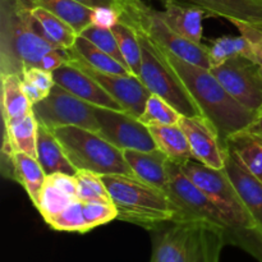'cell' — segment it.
Masks as SVG:
<instances>
[{
  "label": "cell",
  "mask_w": 262,
  "mask_h": 262,
  "mask_svg": "<svg viewBox=\"0 0 262 262\" xmlns=\"http://www.w3.org/2000/svg\"><path fill=\"white\" fill-rule=\"evenodd\" d=\"M160 49L199 105L202 117L206 118L219 133L223 143L232 135L250 127L257 113L241 105L210 69L194 66L165 49Z\"/></svg>",
  "instance_id": "1"
},
{
  "label": "cell",
  "mask_w": 262,
  "mask_h": 262,
  "mask_svg": "<svg viewBox=\"0 0 262 262\" xmlns=\"http://www.w3.org/2000/svg\"><path fill=\"white\" fill-rule=\"evenodd\" d=\"M32 7L27 0H0V74L22 77L26 69L38 67L49 51L58 49L37 33Z\"/></svg>",
  "instance_id": "2"
},
{
  "label": "cell",
  "mask_w": 262,
  "mask_h": 262,
  "mask_svg": "<svg viewBox=\"0 0 262 262\" xmlns=\"http://www.w3.org/2000/svg\"><path fill=\"white\" fill-rule=\"evenodd\" d=\"M227 233L202 222L168 223L152 230L151 262H219Z\"/></svg>",
  "instance_id": "3"
},
{
  "label": "cell",
  "mask_w": 262,
  "mask_h": 262,
  "mask_svg": "<svg viewBox=\"0 0 262 262\" xmlns=\"http://www.w3.org/2000/svg\"><path fill=\"white\" fill-rule=\"evenodd\" d=\"M112 202L118 210V219L156 230L171 223L176 209L163 189H159L135 176H102Z\"/></svg>",
  "instance_id": "4"
},
{
  "label": "cell",
  "mask_w": 262,
  "mask_h": 262,
  "mask_svg": "<svg viewBox=\"0 0 262 262\" xmlns=\"http://www.w3.org/2000/svg\"><path fill=\"white\" fill-rule=\"evenodd\" d=\"M51 132L77 170H90L99 176H135L123 151L97 132L76 125L59 127Z\"/></svg>",
  "instance_id": "5"
},
{
  "label": "cell",
  "mask_w": 262,
  "mask_h": 262,
  "mask_svg": "<svg viewBox=\"0 0 262 262\" xmlns=\"http://www.w3.org/2000/svg\"><path fill=\"white\" fill-rule=\"evenodd\" d=\"M136 31L142 51L140 79L148 91L169 102L182 115H202L199 105L189 94L186 84L182 82L181 77L170 66L160 46L154 42L145 32L140 30Z\"/></svg>",
  "instance_id": "6"
},
{
  "label": "cell",
  "mask_w": 262,
  "mask_h": 262,
  "mask_svg": "<svg viewBox=\"0 0 262 262\" xmlns=\"http://www.w3.org/2000/svg\"><path fill=\"white\" fill-rule=\"evenodd\" d=\"M181 169L219 210L228 233L257 228L225 169L210 168L196 159L182 164Z\"/></svg>",
  "instance_id": "7"
},
{
  "label": "cell",
  "mask_w": 262,
  "mask_h": 262,
  "mask_svg": "<svg viewBox=\"0 0 262 262\" xmlns=\"http://www.w3.org/2000/svg\"><path fill=\"white\" fill-rule=\"evenodd\" d=\"M120 20L128 23L136 30L145 32L151 40L160 48L170 51L178 58L202 67L211 69L209 48L204 43H196L182 37L174 32L159 15V10L146 5L142 0H130L124 5L122 10Z\"/></svg>",
  "instance_id": "8"
},
{
  "label": "cell",
  "mask_w": 262,
  "mask_h": 262,
  "mask_svg": "<svg viewBox=\"0 0 262 262\" xmlns=\"http://www.w3.org/2000/svg\"><path fill=\"white\" fill-rule=\"evenodd\" d=\"M169 186L166 194L170 199L176 215L171 223L202 222L227 230L228 227L219 210L206 194L182 171L179 164L168 161Z\"/></svg>",
  "instance_id": "9"
},
{
  "label": "cell",
  "mask_w": 262,
  "mask_h": 262,
  "mask_svg": "<svg viewBox=\"0 0 262 262\" xmlns=\"http://www.w3.org/2000/svg\"><path fill=\"white\" fill-rule=\"evenodd\" d=\"M94 109V105L74 96L58 83L54 84L45 99L32 105L37 122L48 129L76 125L99 133L100 125Z\"/></svg>",
  "instance_id": "10"
},
{
  "label": "cell",
  "mask_w": 262,
  "mask_h": 262,
  "mask_svg": "<svg viewBox=\"0 0 262 262\" xmlns=\"http://www.w3.org/2000/svg\"><path fill=\"white\" fill-rule=\"evenodd\" d=\"M210 71L241 105L257 114L262 113L261 66L245 56H235Z\"/></svg>",
  "instance_id": "11"
},
{
  "label": "cell",
  "mask_w": 262,
  "mask_h": 262,
  "mask_svg": "<svg viewBox=\"0 0 262 262\" xmlns=\"http://www.w3.org/2000/svg\"><path fill=\"white\" fill-rule=\"evenodd\" d=\"M94 113L100 125L99 135L119 150H158L148 127L135 115L99 106H95Z\"/></svg>",
  "instance_id": "12"
},
{
  "label": "cell",
  "mask_w": 262,
  "mask_h": 262,
  "mask_svg": "<svg viewBox=\"0 0 262 262\" xmlns=\"http://www.w3.org/2000/svg\"><path fill=\"white\" fill-rule=\"evenodd\" d=\"M68 50L71 54V60L69 61L76 64L84 73L96 79L122 105L125 112L137 118L142 115L146 104H147V100L151 96V92L148 91L147 87L143 84V82L138 77L133 76V74H115L101 72L87 64L72 49H68Z\"/></svg>",
  "instance_id": "13"
},
{
  "label": "cell",
  "mask_w": 262,
  "mask_h": 262,
  "mask_svg": "<svg viewBox=\"0 0 262 262\" xmlns=\"http://www.w3.org/2000/svg\"><path fill=\"white\" fill-rule=\"evenodd\" d=\"M178 124L188 138L193 159L210 168L224 169L227 155L224 143L206 118L202 115H182Z\"/></svg>",
  "instance_id": "14"
},
{
  "label": "cell",
  "mask_w": 262,
  "mask_h": 262,
  "mask_svg": "<svg viewBox=\"0 0 262 262\" xmlns=\"http://www.w3.org/2000/svg\"><path fill=\"white\" fill-rule=\"evenodd\" d=\"M53 74L55 83L73 94L74 96L90 102L94 106L107 107V109L113 110H124L122 105L96 79L84 73L72 61L59 67L53 72Z\"/></svg>",
  "instance_id": "15"
},
{
  "label": "cell",
  "mask_w": 262,
  "mask_h": 262,
  "mask_svg": "<svg viewBox=\"0 0 262 262\" xmlns=\"http://www.w3.org/2000/svg\"><path fill=\"white\" fill-rule=\"evenodd\" d=\"M225 171L250 211L258 229L262 230V182L253 176L234 155L225 148Z\"/></svg>",
  "instance_id": "16"
},
{
  "label": "cell",
  "mask_w": 262,
  "mask_h": 262,
  "mask_svg": "<svg viewBox=\"0 0 262 262\" xmlns=\"http://www.w3.org/2000/svg\"><path fill=\"white\" fill-rule=\"evenodd\" d=\"M164 5L165 9L159 10L161 19L182 37L202 43V19L206 13L201 8L181 0H168Z\"/></svg>",
  "instance_id": "17"
},
{
  "label": "cell",
  "mask_w": 262,
  "mask_h": 262,
  "mask_svg": "<svg viewBox=\"0 0 262 262\" xmlns=\"http://www.w3.org/2000/svg\"><path fill=\"white\" fill-rule=\"evenodd\" d=\"M199 7L211 17L245 22L262 28V0H181Z\"/></svg>",
  "instance_id": "18"
},
{
  "label": "cell",
  "mask_w": 262,
  "mask_h": 262,
  "mask_svg": "<svg viewBox=\"0 0 262 262\" xmlns=\"http://www.w3.org/2000/svg\"><path fill=\"white\" fill-rule=\"evenodd\" d=\"M2 169L7 178L14 179L26 189L30 200L36 206L46 181V174L37 158L22 151H15L9 158V161L3 164Z\"/></svg>",
  "instance_id": "19"
},
{
  "label": "cell",
  "mask_w": 262,
  "mask_h": 262,
  "mask_svg": "<svg viewBox=\"0 0 262 262\" xmlns=\"http://www.w3.org/2000/svg\"><path fill=\"white\" fill-rule=\"evenodd\" d=\"M123 155L135 177L164 192L168 191L169 159L163 151L159 148L154 151L124 150Z\"/></svg>",
  "instance_id": "20"
},
{
  "label": "cell",
  "mask_w": 262,
  "mask_h": 262,
  "mask_svg": "<svg viewBox=\"0 0 262 262\" xmlns=\"http://www.w3.org/2000/svg\"><path fill=\"white\" fill-rule=\"evenodd\" d=\"M37 128L38 122L33 112H30L19 119L5 123L2 164L9 161V158L15 151H22L37 158Z\"/></svg>",
  "instance_id": "21"
},
{
  "label": "cell",
  "mask_w": 262,
  "mask_h": 262,
  "mask_svg": "<svg viewBox=\"0 0 262 262\" xmlns=\"http://www.w3.org/2000/svg\"><path fill=\"white\" fill-rule=\"evenodd\" d=\"M37 160L46 177L55 173L76 176L77 170L64 154L63 147L54 133L38 123L37 128Z\"/></svg>",
  "instance_id": "22"
},
{
  "label": "cell",
  "mask_w": 262,
  "mask_h": 262,
  "mask_svg": "<svg viewBox=\"0 0 262 262\" xmlns=\"http://www.w3.org/2000/svg\"><path fill=\"white\" fill-rule=\"evenodd\" d=\"M148 129L159 150L163 151L170 161L182 165L193 159L188 138L179 124L150 125Z\"/></svg>",
  "instance_id": "23"
},
{
  "label": "cell",
  "mask_w": 262,
  "mask_h": 262,
  "mask_svg": "<svg viewBox=\"0 0 262 262\" xmlns=\"http://www.w3.org/2000/svg\"><path fill=\"white\" fill-rule=\"evenodd\" d=\"M224 147L262 182V142L247 130L234 133L224 141Z\"/></svg>",
  "instance_id": "24"
},
{
  "label": "cell",
  "mask_w": 262,
  "mask_h": 262,
  "mask_svg": "<svg viewBox=\"0 0 262 262\" xmlns=\"http://www.w3.org/2000/svg\"><path fill=\"white\" fill-rule=\"evenodd\" d=\"M2 76V109L3 120L9 123L32 112V104L22 89V78L18 74L7 73Z\"/></svg>",
  "instance_id": "25"
},
{
  "label": "cell",
  "mask_w": 262,
  "mask_h": 262,
  "mask_svg": "<svg viewBox=\"0 0 262 262\" xmlns=\"http://www.w3.org/2000/svg\"><path fill=\"white\" fill-rule=\"evenodd\" d=\"M33 5L45 8L68 23L78 35L92 25V8L86 7L76 0H32Z\"/></svg>",
  "instance_id": "26"
},
{
  "label": "cell",
  "mask_w": 262,
  "mask_h": 262,
  "mask_svg": "<svg viewBox=\"0 0 262 262\" xmlns=\"http://www.w3.org/2000/svg\"><path fill=\"white\" fill-rule=\"evenodd\" d=\"M207 48H209L211 68L220 66V64L225 63L227 60L235 58V56H245V58L250 59V60L261 66L260 58H258L256 50L251 45L250 41L242 35L223 36V37L212 41L211 46H207Z\"/></svg>",
  "instance_id": "27"
},
{
  "label": "cell",
  "mask_w": 262,
  "mask_h": 262,
  "mask_svg": "<svg viewBox=\"0 0 262 262\" xmlns=\"http://www.w3.org/2000/svg\"><path fill=\"white\" fill-rule=\"evenodd\" d=\"M31 14L40 23L46 37L54 45L59 46L61 49L73 48L74 42L78 37V33L68 23H66L63 19L56 17L55 14L46 10L45 8L37 7V5L31 8Z\"/></svg>",
  "instance_id": "28"
},
{
  "label": "cell",
  "mask_w": 262,
  "mask_h": 262,
  "mask_svg": "<svg viewBox=\"0 0 262 262\" xmlns=\"http://www.w3.org/2000/svg\"><path fill=\"white\" fill-rule=\"evenodd\" d=\"M77 55L81 56L87 64L94 67L95 69H99L101 72L106 73H115V74H132L129 68L123 66L122 63L110 56L101 49L97 48L96 45L84 38L83 36L78 35L73 48H71Z\"/></svg>",
  "instance_id": "29"
},
{
  "label": "cell",
  "mask_w": 262,
  "mask_h": 262,
  "mask_svg": "<svg viewBox=\"0 0 262 262\" xmlns=\"http://www.w3.org/2000/svg\"><path fill=\"white\" fill-rule=\"evenodd\" d=\"M77 199L73 194L64 191L61 187H59L50 177H46V181L43 183L42 189L38 196V201L36 204V209L41 214L45 222H48L51 217L56 216L61 211L67 209L69 205L73 204Z\"/></svg>",
  "instance_id": "30"
},
{
  "label": "cell",
  "mask_w": 262,
  "mask_h": 262,
  "mask_svg": "<svg viewBox=\"0 0 262 262\" xmlns=\"http://www.w3.org/2000/svg\"><path fill=\"white\" fill-rule=\"evenodd\" d=\"M119 43L120 53L127 63L128 68L130 69L133 76H141V64H142V51H141L140 40H138V33L135 27H132L128 23L118 22L112 28Z\"/></svg>",
  "instance_id": "31"
},
{
  "label": "cell",
  "mask_w": 262,
  "mask_h": 262,
  "mask_svg": "<svg viewBox=\"0 0 262 262\" xmlns=\"http://www.w3.org/2000/svg\"><path fill=\"white\" fill-rule=\"evenodd\" d=\"M182 114L169 102L158 95L151 94L145 110L138 119L145 125H173L178 124Z\"/></svg>",
  "instance_id": "32"
},
{
  "label": "cell",
  "mask_w": 262,
  "mask_h": 262,
  "mask_svg": "<svg viewBox=\"0 0 262 262\" xmlns=\"http://www.w3.org/2000/svg\"><path fill=\"white\" fill-rule=\"evenodd\" d=\"M77 182V199L79 201H112L102 176L90 170H78L74 176Z\"/></svg>",
  "instance_id": "33"
},
{
  "label": "cell",
  "mask_w": 262,
  "mask_h": 262,
  "mask_svg": "<svg viewBox=\"0 0 262 262\" xmlns=\"http://www.w3.org/2000/svg\"><path fill=\"white\" fill-rule=\"evenodd\" d=\"M46 223L51 229L59 230V232H74L83 234V233L91 230L87 225L86 219H84L82 201H79V200H76L64 211L49 219Z\"/></svg>",
  "instance_id": "34"
},
{
  "label": "cell",
  "mask_w": 262,
  "mask_h": 262,
  "mask_svg": "<svg viewBox=\"0 0 262 262\" xmlns=\"http://www.w3.org/2000/svg\"><path fill=\"white\" fill-rule=\"evenodd\" d=\"M81 36H83L84 38L91 41L94 45H96L97 48L101 49L102 51L109 54L110 56L117 59V60L119 61V63H122L123 66L128 67L124 58H123L122 53H120L119 43H118V40L117 37H115L112 28H104L99 27V26L90 25L89 27H86L82 31Z\"/></svg>",
  "instance_id": "35"
},
{
  "label": "cell",
  "mask_w": 262,
  "mask_h": 262,
  "mask_svg": "<svg viewBox=\"0 0 262 262\" xmlns=\"http://www.w3.org/2000/svg\"><path fill=\"white\" fill-rule=\"evenodd\" d=\"M82 207L90 229L118 219V210L112 201H82Z\"/></svg>",
  "instance_id": "36"
},
{
  "label": "cell",
  "mask_w": 262,
  "mask_h": 262,
  "mask_svg": "<svg viewBox=\"0 0 262 262\" xmlns=\"http://www.w3.org/2000/svg\"><path fill=\"white\" fill-rule=\"evenodd\" d=\"M227 242L247 251L256 260L262 262V230L258 228L228 233Z\"/></svg>",
  "instance_id": "37"
},
{
  "label": "cell",
  "mask_w": 262,
  "mask_h": 262,
  "mask_svg": "<svg viewBox=\"0 0 262 262\" xmlns=\"http://www.w3.org/2000/svg\"><path fill=\"white\" fill-rule=\"evenodd\" d=\"M22 78H26L32 82V83H35L36 86L40 87L46 94H49L51 91V89H53L54 84H55L53 72L45 71V69L40 68V67H31V68H27L23 72Z\"/></svg>",
  "instance_id": "38"
},
{
  "label": "cell",
  "mask_w": 262,
  "mask_h": 262,
  "mask_svg": "<svg viewBox=\"0 0 262 262\" xmlns=\"http://www.w3.org/2000/svg\"><path fill=\"white\" fill-rule=\"evenodd\" d=\"M120 17H122V12L117 9V8H94V12H92V25L104 28H113L118 22H120Z\"/></svg>",
  "instance_id": "39"
},
{
  "label": "cell",
  "mask_w": 262,
  "mask_h": 262,
  "mask_svg": "<svg viewBox=\"0 0 262 262\" xmlns=\"http://www.w3.org/2000/svg\"><path fill=\"white\" fill-rule=\"evenodd\" d=\"M233 25L239 30L241 35L245 36L253 46L260 58V64L262 67V28L245 22H233Z\"/></svg>",
  "instance_id": "40"
},
{
  "label": "cell",
  "mask_w": 262,
  "mask_h": 262,
  "mask_svg": "<svg viewBox=\"0 0 262 262\" xmlns=\"http://www.w3.org/2000/svg\"><path fill=\"white\" fill-rule=\"evenodd\" d=\"M71 60V54H69L68 49H54V50L49 51L42 59H41L38 67L45 71L54 72L55 69H58L59 67H61L63 64L68 63Z\"/></svg>",
  "instance_id": "41"
},
{
  "label": "cell",
  "mask_w": 262,
  "mask_h": 262,
  "mask_svg": "<svg viewBox=\"0 0 262 262\" xmlns=\"http://www.w3.org/2000/svg\"><path fill=\"white\" fill-rule=\"evenodd\" d=\"M20 78H22V77H20ZM20 82H22V89H23V91H25L26 96H27V99L30 100V102L32 105L40 102L41 100H43L49 95V94H46L45 91H42L40 87L36 86L35 83H32L31 81H28V79L22 78V81Z\"/></svg>",
  "instance_id": "42"
},
{
  "label": "cell",
  "mask_w": 262,
  "mask_h": 262,
  "mask_svg": "<svg viewBox=\"0 0 262 262\" xmlns=\"http://www.w3.org/2000/svg\"><path fill=\"white\" fill-rule=\"evenodd\" d=\"M76 2L81 3V4L86 5L89 8H100V7H112L117 8L120 12L123 10L125 5V0H76Z\"/></svg>",
  "instance_id": "43"
},
{
  "label": "cell",
  "mask_w": 262,
  "mask_h": 262,
  "mask_svg": "<svg viewBox=\"0 0 262 262\" xmlns=\"http://www.w3.org/2000/svg\"><path fill=\"white\" fill-rule=\"evenodd\" d=\"M246 130L262 142V113L256 117V119L251 123V125Z\"/></svg>",
  "instance_id": "44"
},
{
  "label": "cell",
  "mask_w": 262,
  "mask_h": 262,
  "mask_svg": "<svg viewBox=\"0 0 262 262\" xmlns=\"http://www.w3.org/2000/svg\"><path fill=\"white\" fill-rule=\"evenodd\" d=\"M130 2V0H125V4H127V3H129Z\"/></svg>",
  "instance_id": "45"
},
{
  "label": "cell",
  "mask_w": 262,
  "mask_h": 262,
  "mask_svg": "<svg viewBox=\"0 0 262 262\" xmlns=\"http://www.w3.org/2000/svg\"><path fill=\"white\" fill-rule=\"evenodd\" d=\"M161 2H163V3H165V2H168V0H161Z\"/></svg>",
  "instance_id": "46"
}]
</instances>
